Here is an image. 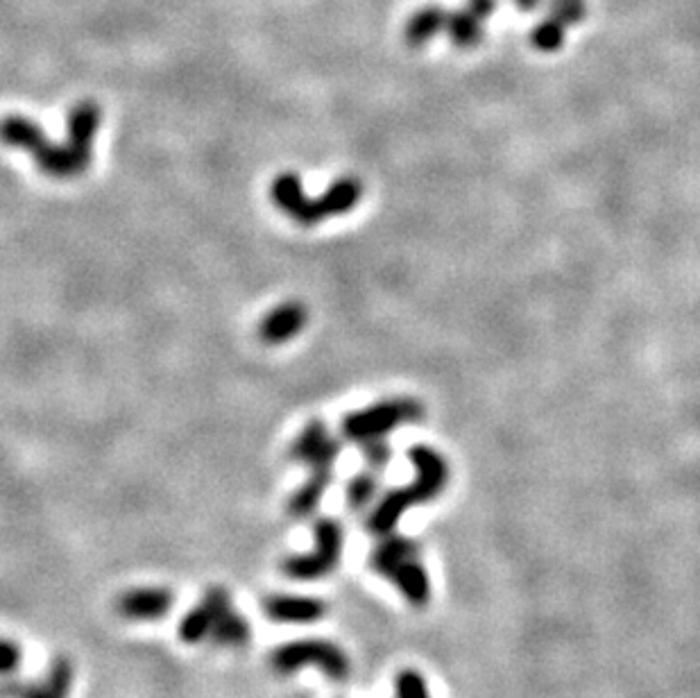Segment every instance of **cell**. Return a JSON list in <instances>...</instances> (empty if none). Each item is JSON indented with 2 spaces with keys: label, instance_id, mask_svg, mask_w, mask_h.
<instances>
[{
  "label": "cell",
  "instance_id": "cell-15",
  "mask_svg": "<svg viewBox=\"0 0 700 698\" xmlns=\"http://www.w3.org/2000/svg\"><path fill=\"white\" fill-rule=\"evenodd\" d=\"M250 640L252 626L247 624V619L234 608H227L223 615L216 619L209 635V642L223 646V649H241V646H245Z\"/></svg>",
  "mask_w": 700,
  "mask_h": 698
},
{
  "label": "cell",
  "instance_id": "cell-14",
  "mask_svg": "<svg viewBox=\"0 0 700 698\" xmlns=\"http://www.w3.org/2000/svg\"><path fill=\"white\" fill-rule=\"evenodd\" d=\"M75 680L73 662L68 658H55L50 662L44 680L25 685L21 698H68Z\"/></svg>",
  "mask_w": 700,
  "mask_h": 698
},
{
  "label": "cell",
  "instance_id": "cell-18",
  "mask_svg": "<svg viewBox=\"0 0 700 698\" xmlns=\"http://www.w3.org/2000/svg\"><path fill=\"white\" fill-rule=\"evenodd\" d=\"M447 23H449V37L456 46L469 48V46H476L478 41H481V28H478L474 16L460 12V14L451 16Z\"/></svg>",
  "mask_w": 700,
  "mask_h": 698
},
{
  "label": "cell",
  "instance_id": "cell-1",
  "mask_svg": "<svg viewBox=\"0 0 700 698\" xmlns=\"http://www.w3.org/2000/svg\"><path fill=\"white\" fill-rule=\"evenodd\" d=\"M102 109L98 102L82 100L68 112L66 143H50L44 130L30 118L10 114L0 121V141L10 148L25 150L37 161V168L55 180H73L87 173L93 159V141L100 130Z\"/></svg>",
  "mask_w": 700,
  "mask_h": 698
},
{
  "label": "cell",
  "instance_id": "cell-21",
  "mask_svg": "<svg viewBox=\"0 0 700 698\" xmlns=\"http://www.w3.org/2000/svg\"><path fill=\"white\" fill-rule=\"evenodd\" d=\"M533 46L540 50H556L562 46V21H546L533 32Z\"/></svg>",
  "mask_w": 700,
  "mask_h": 698
},
{
  "label": "cell",
  "instance_id": "cell-4",
  "mask_svg": "<svg viewBox=\"0 0 700 698\" xmlns=\"http://www.w3.org/2000/svg\"><path fill=\"white\" fill-rule=\"evenodd\" d=\"M420 544L404 535H383L370 556V567L397 587L413 608H426L431 601V578L420 563Z\"/></svg>",
  "mask_w": 700,
  "mask_h": 698
},
{
  "label": "cell",
  "instance_id": "cell-8",
  "mask_svg": "<svg viewBox=\"0 0 700 698\" xmlns=\"http://www.w3.org/2000/svg\"><path fill=\"white\" fill-rule=\"evenodd\" d=\"M343 442L331 436L322 420H311L288 449L290 461L311 467V472H334Z\"/></svg>",
  "mask_w": 700,
  "mask_h": 698
},
{
  "label": "cell",
  "instance_id": "cell-23",
  "mask_svg": "<svg viewBox=\"0 0 700 698\" xmlns=\"http://www.w3.org/2000/svg\"><path fill=\"white\" fill-rule=\"evenodd\" d=\"M25 685L28 683H23V680L12 676L0 678V698H21Z\"/></svg>",
  "mask_w": 700,
  "mask_h": 698
},
{
  "label": "cell",
  "instance_id": "cell-22",
  "mask_svg": "<svg viewBox=\"0 0 700 698\" xmlns=\"http://www.w3.org/2000/svg\"><path fill=\"white\" fill-rule=\"evenodd\" d=\"M23 662V651L19 644L12 640H0V678L12 676L14 671H19Z\"/></svg>",
  "mask_w": 700,
  "mask_h": 698
},
{
  "label": "cell",
  "instance_id": "cell-5",
  "mask_svg": "<svg viewBox=\"0 0 700 698\" xmlns=\"http://www.w3.org/2000/svg\"><path fill=\"white\" fill-rule=\"evenodd\" d=\"M422 417L424 406L417 399H383V402L367 406L363 411L345 415L343 422H340V433L347 442L363 445V442L386 438L388 433L406 427V424L422 422Z\"/></svg>",
  "mask_w": 700,
  "mask_h": 698
},
{
  "label": "cell",
  "instance_id": "cell-17",
  "mask_svg": "<svg viewBox=\"0 0 700 698\" xmlns=\"http://www.w3.org/2000/svg\"><path fill=\"white\" fill-rule=\"evenodd\" d=\"M381 485V472L367 470L358 472L352 481L347 483V506L352 513H363V510L372 504L374 497L379 495Z\"/></svg>",
  "mask_w": 700,
  "mask_h": 698
},
{
  "label": "cell",
  "instance_id": "cell-16",
  "mask_svg": "<svg viewBox=\"0 0 700 698\" xmlns=\"http://www.w3.org/2000/svg\"><path fill=\"white\" fill-rule=\"evenodd\" d=\"M445 19V12L438 10V7H426V10L417 12L406 25V44L413 48L429 44L435 34L442 30V25L447 23Z\"/></svg>",
  "mask_w": 700,
  "mask_h": 698
},
{
  "label": "cell",
  "instance_id": "cell-3",
  "mask_svg": "<svg viewBox=\"0 0 700 698\" xmlns=\"http://www.w3.org/2000/svg\"><path fill=\"white\" fill-rule=\"evenodd\" d=\"M270 198L281 214L293 218L297 225L313 227L334 216L349 214L363 198V184L356 177H340L320 198H309L304 195L300 175L281 173L270 186Z\"/></svg>",
  "mask_w": 700,
  "mask_h": 698
},
{
  "label": "cell",
  "instance_id": "cell-11",
  "mask_svg": "<svg viewBox=\"0 0 700 698\" xmlns=\"http://www.w3.org/2000/svg\"><path fill=\"white\" fill-rule=\"evenodd\" d=\"M327 603L315 597H295V594H272L263 601V615L275 624H318L327 617Z\"/></svg>",
  "mask_w": 700,
  "mask_h": 698
},
{
  "label": "cell",
  "instance_id": "cell-19",
  "mask_svg": "<svg viewBox=\"0 0 700 698\" xmlns=\"http://www.w3.org/2000/svg\"><path fill=\"white\" fill-rule=\"evenodd\" d=\"M395 689H397V698H431L424 676L415 669L399 671L395 678Z\"/></svg>",
  "mask_w": 700,
  "mask_h": 698
},
{
  "label": "cell",
  "instance_id": "cell-7",
  "mask_svg": "<svg viewBox=\"0 0 700 698\" xmlns=\"http://www.w3.org/2000/svg\"><path fill=\"white\" fill-rule=\"evenodd\" d=\"M315 549L290 556L281 563V572L293 581H320L336 572L345 551V529L334 517H322L313 526Z\"/></svg>",
  "mask_w": 700,
  "mask_h": 698
},
{
  "label": "cell",
  "instance_id": "cell-9",
  "mask_svg": "<svg viewBox=\"0 0 700 698\" xmlns=\"http://www.w3.org/2000/svg\"><path fill=\"white\" fill-rule=\"evenodd\" d=\"M227 608H232V597L223 585H213L204 592L200 606H195L179 621V640L184 644H200L209 640L211 628L216 624V619L223 615Z\"/></svg>",
  "mask_w": 700,
  "mask_h": 698
},
{
  "label": "cell",
  "instance_id": "cell-10",
  "mask_svg": "<svg viewBox=\"0 0 700 698\" xmlns=\"http://www.w3.org/2000/svg\"><path fill=\"white\" fill-rule=\"evenodd\" d=\"M173 603L168 587H134L116 599V612L127 621H159L173 610Z\"/></svg>",
  "mask_w": 700,
  "mask_h": 698
},
{
  "label": "cell",
  "instance_id": "cell-13",
  "mask_svg": "<svg viewBox=\"0 0 700 698\" xmlns=\"http://www.w3.org/2000/svg\"><path fill=\"white\" fill-rule=\"evenodd\" d=\"M334 483V472H311L300 488L293 492V497L288 499L286 513L293 519H306L311 517L315 510L320 508L324 495Z\"/></svg>",
  "mask_w": 700,
  "mask_h": 698
},
{
  "label": "cell",
  "instance_id": "cell-6",
  "mask_svg": "<svg viewBox=\"0 0 700 698\" xmlns=\"http://www.w3.org/2000/svg\"><path fill=\"white\" fill-rule=\"evenodd\" d=\"M270 667L279 676H290L302 667H318L334 683H343L352 671L347 653L329 640H295L277 646L270 653Z\"/></svg>",
  "mask_w": 700,
  "mask_h": 698
},
{
  "label": "cell",
  "instance_id": "cell-12",
  "mask_svg": "<svg viewBox=\"0 0 700 698\" xmlns=\"http://www.w3.org/2000/svg\"><path fill=\"white\" fill-rule=\"evenodd\" d=\"M309 322V311L300 302H284L266 313L259 325V338L266 345H281L302 334Z\"/></svg>",
  "mask_w": 700,
  "mask_h": 698
},
{
  "label": "cell",
  "instance_id": "cell-20",
  "mask_svg": "<svg viewBox=\"0 0 700 698\" xmlns=\"http://www.w3.org/2000/svg\"><path fill=\"white\" fill-rule=\"evenodd\" d=\"M358 447L363 449L365 465L370 467V470H374V472H383L390 465V461H392V449L386 442V438L363 442V445H358Z\"/></svg>",
  "mask_w": 700,
  "mask_h": 698
},
{
  "label": "cell",
  "instance_id": "cell-2",
  "mask_svg": "<svg viewBox=\"0 0 700 698\" xmlns=\"http://www.w3.org/2000/svg\"><path fill=\"white\" fill-rule=\"evenodd\" d=\"M408 458L417 470V479L404 488L386 492L367 517V531L377 538L395 533L399 519L404 517L408 508L438 499L449 481V465L440 451L426 445H415L408 449Z\"/></svg>",
  "mask_w": 700,
  "mask_h": 698
}]
</instances>
